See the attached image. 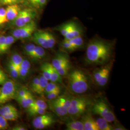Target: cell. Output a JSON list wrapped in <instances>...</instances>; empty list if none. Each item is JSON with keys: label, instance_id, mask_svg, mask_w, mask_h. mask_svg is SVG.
<instances>
[{"label": "cell", "instance_id": "20", "mask_svg": "<svg viewBox=\"0 0 130 130\" xmlns=\"http://www.w3.org/2000/svg\"><path fill=\"white\" fill-rule=\"evenodd\" d=\"M50 81L56 83L62 84H63L62 77L58 73L57 70L52 66L51 63L50 65Z\"/></svg>", "mask_w": 130, "mask_h": 130}, {"label": "cell", "instance_id": "37", "mask_svg": "<svg viewBox=\"0 0 130 130\" xmlns=\"http://www.w3.org/2000/svg\"><path fill=\"white\" fill-rule=\"evenodd\" d=\"M8 68L10 74L13 78L17 79L19 78V70L10 61L8 62Z\"/></svg>", "mask_w": 130, "mask_h": 130}, {"label": "cell", "instance_id": "16", "mask_svg": "<svg viewBox=\"0 0 130 130\" xmlns=\"http://www.w3.org/2000/svg\"><path fill=\"white\" fill-rule=\"evenodd\" d=\"M34 100L35 99L32 94L28 90L25 97L19 99L17 101L22 107L27 108L32 104Z\"/></svg>", "mask_w": 130, "mask_h": 130}, {"label": "cell", "instance_id": "27", "mask_svg": "<svg viewBox=\"0 0 130 130\" xmlns=\"http://www.w3.org/2000/svg\"><path fill=\"white\" fill-rule=\"evenodd\" d=\"M68 40V41L71 44H72L73 46L75 47L77 50L80 48H82L84 46V39L82 37V36L73 38L70 40Z\"/></svg>", "mask_w": 130, "mask_h": 130}, {"label": "cell", "instance_id": "17", "mask_svg": "<svg viewBox=\"0 0 130 130\" xmlns=\"http://www.w3.org/2000/svg\"><path fill=\"white\" fill-rule=\"evenodd\" d=\"M82 28H81L78 24L75 22L72 27L71 28L70 32L65 37V39L70 40L73 38L82 36Z\"/></svg>", "mask_w": 130, "mask_h": 130}, {"label": "cell", "instance_id": "8", "mask_svg": "<svg viewBox=\"0 0 130 130\" xmlns=\"http://www.w3.org/2000/svg\"><path fill=\"white\" fill-rule=\"evenodd\" d=\"M17 89L13 80L7 79L1 89L0 104H4L14 99Z\"/></svg>", "mask_w": 130, "mask_h": 130}, {"label": "cell", "instance_id": "43", "mask_svg": "<svg viewBox=\"0 0 130 130\" xmlns=\"http://www.w3.org/2000/svg\"><path fill=\"white\" fill-rule=\"evenodd\" d=\"M8 127L9 125L7 121L0 115V130H7Z\"/></svg>", "mask_w": 130, "mask_h": 130}, {"label": "cell", "instance_id": "12", "mask_svg": "<svg viewBox=\"0 0 130 130\" xmlns=\"http://www.w3.org/2000/svg\"><path fill=\"white\" fill-rule=\"evenodd\" d=\"M21 10V7L19 5H8L5 8L6 16L7 21H13L17 17Z\"/></svg>", "mask_w": 130, "mask_h": 130}, {"label": "cell", "instance_id": "44", "mask_svg": "<svg viewBox=\"0 0 130 130\" xmlns=\"http://www.w3.org/2000/svg\"><path fill=\"white\" fill-rule=\"evenodd\" d=\"M39 77H35L33 79L31 84V88L33 92L36 93L39 84Z\"/></svg>", "mask_w": 130, "mask_h": 130}, {"label": "cell", "instance_id": "28", "mask_svg": "<svg viewBox=\"0 0 130 130\" xmlns=\"http://www.w3.org/2000/svg\"><path fill=\"white\" fill-rule=\"evenodd\" d=\"M27 112L30 116H37L46 113V110L39 107H30L27 108Z\"/></svg>", "mask_w": 130, "mask_h": 130}, {"label": "cell", "instance_id": "42", "mask_svg": "<svg viewBox=\"0 0 130 130\" xmlns=\"http://www.w3.org/2000/svg\"><path fill=\"white\" fill-rule=\"evenodd\" d=\"M7 22L8 21L6 16L5 8L0 7V28Z\"/></svg>", "mask_w": 130, "mask_h": 130}, {"label": "cell", "instance_id": "46", "mask_svg": "<svg viewBox=\"0 0 130 130\" xmlns=\"http://www.w3.org/2000/svg\"><path fill=\"white\" fill-rule=\"evenodd\" d=\"M5 38H6V36H5L4 35H3V34H0V55H1L2 49L3 47L4 42H5Z\"/></svg>", "mask_w": 130, "mask_h": 130}, {"label": "cell", "instance_id": "30", "mask_svg": "<svg viewBox=\"0 0 130 130\" xmlns=\"http://www.w3.org/2000/svg\"><path fill=\"white\" fill-rule=\"evenodd\" d=\"M50 63L49 62H44L41 66V70L42 71V76H43L48 80L50 79Z\"/></svg>", "mask_w": 130, "mask_h": 130}, {"label": "cell", "instance_id": "15", "mask_svg": "<svg viewBox=\"0 0 130 130\" xmlns=\"http://www.w3.org/2000/svg\"><path fill=\"white\" fill-rule=\"evenodd\" d=\"M46 56V52L45 49L42 47L36 45L32 54L30 56V58L35 61L41 60Z\"/></svg>", "mask_w": 130, "mask_h": 130}, {"label": "cell", "instance_id": "49", "mask_svg": "<svg viewBox=\"0 0 130 130\" xmlns=\"http://www.w3.org/2000/svg\"><path fill=\"white\" fill-rule=\"evenodd\" d=\"M0 93H1V89H0Z\"/></svg>", "mask_w": 130, "mask_h": 130}, {"label": "cell", "instance_id": "9", "mask_svg": "<svg viewBox=\"0 0 130 130\" xmlns=\"http://www.w3.org/2000/svg\"><path fill=\"white\" fill-rule=\"evenodd\" d=\"M56 122L55 117L51 114H43L36 117L32 121L33 126L36 129L42 130L53 125Z\"/></svg>", "mask_w": 130, "mask_h": 130}, {"label": "cell", "instance_id": "11", "mask_svg": "<svg viewBox=\"0 0 130 130\" xmlns=\"http://www.w3.org/2000/svg\"><path fill=\"white\" fill-rule=\"evenodd\" d=\"M31 40L37 45L44 49H49L43 30H36L31 36Z\"/></svg>", "mask_w": 130, "mask_h": 130}, {"label": "cell", "instance_id": "38", "mask_svg": "<svg viewBox=\"0 0 130 130\" xmlns=\"http://www.w3.org/2000/svg\"><path fill=\"white\" fill-rule=\"evenodd\" d=\"M35 46L36 45L33 43H28L25 45L23 48L24 54L30 58L32 54Z\"/></svg>", "mask_w": 130, "mask_h": 130}, {"label": "cell", "instance_id": "36", "mask_svg": "<svg viewBox=\"0 0 130 130\" xmlns=\"http://www.w3.org/2000/svg\"><path fill=\"white\" fill-rule=\"evenodd\" d=\"M29 107H39V108H41L42 109L46 110L48 108V105L42 99H37V100L35 99L32 104Z\"/></svg>", "mask_w": 130, "mask_h": 130}, {"label": "cell", "instance_id": "26", "mask_svg": "<svg viewBox=\"0 0 130 130\" xmlns=\"http://www.w3.org/2000/svg\"><path fill=\"white\" fill-rule=\"evenodd\" d=\"M39 79H40L39 84L38 88L36 93L38 94L42 95V94H43L44 90L49 82V80H48L42 75L39 77Z\"/></svg>", "mask_w": 130, "mask_h": 130}, {"label": "cell", "instance_id": "23", "mask_svg": "<svg viewBox=\"0 0 130 130\" xmlns=\"http://www.w3.org/2000/svg\"><path fill=\"white\" fill-rule=\"evenodd\" d=\"M99 130H113V126L109 124L108 121L102 117L95 120Z\"/></svg>", "mask_w": 130, "mask_h": 130}, {"label": "cell", "instance_id": "5", "mask_svg": "<svg viewBox=\"0 0 130 130\" xmlns=\"http://www.w3.org/2000/svg\"><path fill=\"white\" fill-rule=\"evenodd\" d=\"M92 111L94 114L98 115L109 122L116 121V116L114 112L107 103L103 100H98L93 104Z\"/></svg>", "mask_w": 130, "mask_h": 130}, {"label": "cell", "instance_id": "25", "mask_svg": "<svg viewBox=\"0 0 130 130\" xmlns=\"http://www.w3.org/2000/svg\"><path fill=\"white\" fill-rule=\"evenodd\" d=\"M67 130H84L83 123L82 121H70L66 124Z\"/></svg>", "mask_w": 130, "mask_h": 130}, {"label": "cell", "instance_id": "33", "mask_svg": "<svg viewBox=\"0 0 130 130\" xmlns=\"http://www.w3.org/2000/svg\"><path fill=\"white\" fill-rule=\"evenodd\" d=\"M27 4V0H0V7L5 5Z\"/></svg>", "mask_w": 130, "mask_h": 130}, {"label": "cell", "instance_id": "45", "mask_svg": "<svg viewBox=\"0 0 130 130\" xmlns=\"http://www.w3.org/2000/svg\"><path fill=\"white\" fill-rule=\"evenodd\" d=\"M8 79L7 76L3 70L0 69V85H3Z\"/></svg>", "mask_w": 130, "mask_h": 130}, {"label": "cell", "instance_id": "32", "mask_svg": "<svg viewBox=\"0 0 130 130\" xmlns=\"http://www.w3.org/2000/svg\"><path fill=\"white\" fill-rule=\"evenodd\" d=\"M23 58L19 54L15 53L11 56L9 61L19 70Z\"/></svg>", "mask_w": 130, "mask_h": 130}, {"label": "cell", "instance_id": "41", "mask_svg": "<svg viewBox=\"0 0 130 130\" xmlns=\"http://www.w3.org/2000/svg\"><path fill=\"white\" fill-rule=\"evenodd\" d=\"M61 89H56L53 91H52L50 93H48L45 94L46 98L49 100H53L55 99L61 94Z\"/></svg>", "mask_w": 130, "mask_h": 130}, {"label": "cell", "instance_id": "4", "mask_svg": "<svg viewBox=\"0 0 130 130\" xmlns=\"http://www.w3.org/2000/svg\"><path fill=\"white\" fill-rule=\"evenodd\" d=\"M89 101L84 97H73L70 106L68 109V115L73 118L82 115L89 104Z\"/></svg>", "mask_w": 130, "mask_h": 130}, {"label": "cell", "instance_id": "31", "mask_svg": "<svg viewBox=\"0 0 130 130\" xmlns=\"http://www.w3.org/2000/svg\"><path fill=\"white\" fill-rule=\"evenodd\" d=\"M60 48L62 51L65 52L66 53L73 52L77 49L76 48L73 46L72 44H71L68 40L64 39L60 43Z\"/></svg>", "mask_w": 130, "mask_h": 130}, {"label": "cell", "instance_id": "3", "mask_svg": "<svg viewBox=\"0 0 130 130\" xmlns=\"http://www.w3.org/2000/svg\"><path fill=\"white\" fill-rule=\"evenodd\" d=\"M51 64L62 77L68 75L71 68L69 56L65 52H57L52 59Z\"/></svg>", "mask_w": 130, "mask_h": 130}, {"label": "cell", "instance_id": "47", "mask_svg": "<svg viewBox=\"0 0 130 130\" xmlns=\"http://www.w3.org/2000/svg\"><path fill=\"white\" fill-rule=\"evenodd\" d=\"M11 130H26L27 129L23 126L17 125L13 127Z\"/></svg>", "mask_w": 130, "mask_h": 130}, {"label": "cell", "instance_id": "14", "mask_svg": "<svg viewBox=\"0 0 130 130\" xmlns=\"http://www.w3.org/2000/svg\"><path fill=\"white\" fill-rule=\"evenodd\" d=\"M31 68L30 63L28 59H23L19 69V78L24 80L29 74Z\"/></svg>", "mask_w": 130, "mask_h": 130}, {"label": "cell", "instance_id": "21", "mask_svg": "<svg viewBox=\"0 0 130 130\" xmlns=\"http://www.w3.org/2000/svg\"><path fill=\"white\" fill-rule=\"evenodd\" d=\"M110 69H111V66H106L95 70L93 73V77L95 82L96 83H98V82L102 78L105 73L108 70Z\"/></svg>", "mask_w": 130, "mask_h": 130}, {"label": "cell", "instance_id": "29", "mask_svg": "<svg viewBox=\"0 0 130 130\" xmlns=\"http://www.w3.org/2000/svg\"><path fill=\"white\" fill-rule=\"evenodd\" d=\"M44 34L46 39L48 45L49 49H52L56 45V41L55 36L51 32L44 30Z\"/></svg>", "mask_w": 130, "mask_h": 130}, {"label": "cell", "instance_id": "40", "mask_svg": "<svg viewBox=\"0 0 130 130\" xmlns=\"http://www.w3.org/2000/svg\"><path fill=\"white\" fill-rule=\"evenodd\" d=\"M110 71H111V69L108 70L107 72L105 73V74L103 75L102 78L98 82V84L100 86L103 87V86H105L107 84L108 82L109 78Z\"/></svg>", "mask_w": 130, "mask_h": 130}, {"label": "cell", "instance_id": "6", "mask_svg": "<svg viewBox=\"0 0 130 130\" xmlns=\"http://www.w3.org/2000/svg\"><path fill=\"white\" fill-rule=\"evenodd\" d=\"M36 11L31 7L21 10L17 17L12 21V25L15 28H19L30 22L37 15Z\"/></svg>", "mask_w": 130, "mask_h": 130}, {"label": "cell", "instance_id": "22", "mask_svg": "<svg viewBox=\"0 0 130 130\" xmlns=\"http://www.w3.org/2000/svg\"><path fill=\"white\" fill-rule=\"evenodd\" d=\"M48 0H27V3L36 10L42 9L46 5Z\"/></svg>", "mask_w": 130, "mask_h": 130}, {"label": "cell", "instance_id": "19", "mask_svg": "<svg viewBox=\"0 0 130 130\" xmlns=\"http://www.w3.org/2000/svg\"><path fill=\"white\" fill-rule=\"evenodd\" d=\"M74 23L73 21H69L58 26V27H56L55 29L56 30L60 32L61 35L65 38L70 32Z\"/></svg>", "mask_w": 130, "mask_h": 130}, {"label": "cell", "instance_id": "2", "mask_svg": "<svg viewBox=\"0 0 130 130\" xmlns=\"http://www.w3.org/2000/svg\"><path fill=\"white\" fill-rule=\"evenodd\" d=\"M68 87L73 93L81 94L86 92L89 88V81L82 70L75 69L68 74Z\"/></svg>", "mask_w": 130, "mask_h": 130}, {"label": "cell", "instance_id": "39", "mask_svg": "<svg viewBox=\"0 0 130 130\" xmlns=\"http://www.w3.org/2000/svg\"><path fill=\"white\" fill-rule=\"evenodd\" d=\"M2 116L5 118L7 121H14L19 119V114L18 110H17Z\"/></svg>", "mask_w": 130, "mask_h": 130}, {"label": "cell", "instance_id": "35", "mask_svg": "<svg viewBox=\"0 0 130 130\" xmlns=\"http://www.w3.org/2000/svg\"><path fill=\"white\" fill-rule=\"evenodd\" d=\"M18 109L12 105H7L0 108V115H4L12 112L17 111Z\"/></svg>", "mask_w": 130, "mask_h": 130}, {"label": "cell", "instance_id": "1", "mask_svg": "<svg viewBox=\"0 0 130 130\" xmlns=\"http://www.w3.org/2000/svg\"><path fill=\"white\" fill-rule=\"evenodd\" d=\"M111 42L101 39H93L89 42L85 55V62L89 65H104L111 57Z\"/></svg>", "mask_w": 130, "mask_h": 130}, {"label": "cell", "instance_id": "24", "mask_svg": "<svg viewBox=\"0 0 130 130\" xmlns=\"http://www.w3.org/2000/svg\"><path fill=\"white\" fill-rule=\"evenodd\" d=\"M16 41L17 40L12 35L6 36L5 42L1 52V55L5 54L6 52H7V51H8L11 46L14 44Z\"/></svg>", "mask_w": 130, "mask_h": 130}, {"label": "cell", "instance_id": "13", "mask_svg": "<svg viewBox=\"0 0 130 130\" xmlns=\"http://www.w3.org/2000/svg\"><path fill=\"white\" fill-rule=\"evenodd\" d=\"M82 121L83 123L84 130H99L95 120L90 115H84Z\"/></svg>", "mask_w": 130, "mask_h": 130}, {"label": "cell", "instance_id": "48", "mask_svg": "<svg viewBox=\"0 0 130 130\" xmlns=\"http://www.w3.org/2000/svg\"><path fill=\"white\" fill-rule=\"evenodd\" d=\"M127 130L124 127L120 124H118L113 126V130Z\"/></svg>", "mask_w": 130, "mask_h": 130}, {"label": "cell", "instance_id": "7", "mask_svg": "<svg viewBox=\"0 0 130 130\" xmlns=\"http://www.w3.org/2000/svg\"><path fill=\"white\" fill-rule=\"evenodd\" d=\"M37 30V24L33 20L27 25L15 28L12 31V35L17 40H24L31 37L33 33Z\"/></svg>", "mask_w": 130, "mask_h": 130}, {"label": "cell", "instance_id": "10", "mask_svg": "<svg viewBox=\"0 0 130 130\" xmlns=\"http://www.w3.org/2000/svg\"><path fill=\"white\" fill-rule=\"evenodd\" d=\"M48 105L50 109L57 116L63 118L68 115V109L63 107L55 99L49 100Z\"/></svg>", "mask_w": 130, "mask_h": 130}, {"label": "cell", "instance_id": "18", "mask_svg": "<svg viewBox=\"0 0 130 130\" xmlns=\"http://www.w3.org/2000/svg\"><path fill=\"white\" fill-rule=\"evenodd\" d=\"M73 97V96H71L70 94L65 93L63 95H60L55 99L63 107L68 109L70 107Z\"/></svg>", "mask_w": 130, "mask_h": 130}, {"label": "cell", "instance_id": "34", "mask_svg": "<svg viewBox=\"0 0 130 130\" xmlns=\"http://www.w3.org/2000/svg\"><path fill=\"white\" fill-rule=\"evenodd\" d=\"M61 89V84L57 83H56L54 82H48V83L46 85V87L44 90L43 94L45 95L47 93H50L52 91H53L56 89Z\"/></svg>", "mask_w": 130, "mask_h": 130}]
</instances>
